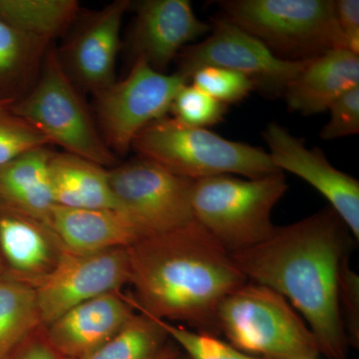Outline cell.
Instances as JSON below:
<instances>
[{
	"mask_svg": "<svg viewBox=\"0 0 359 359\" xmlns=\"http://www.w3.org/2000/svg\"><path fill=\"white\" fill-rule=\"evenodd\" d=\"M349 233L327 208L276 226L264 242L231 254L248 282L275 290L302 314L328 359H346L348 353L337 290L340 268L351 252Z\"/></svg>",
	"mask_w": 359,
	"mask_h": 359,
	"instance_id": "6da1fadb",
	"label": "cell"
},
{
	"mask_svg": "<svg viewBox=\"0 0 359 359\" xmlns=\"http://www.w3.org/2000/svg\"><path fill=\"white\" fill-rule=\"evenodd\" d=\"M126 249L133 308L219 337V306L248 280L230 252L197 221L149 236Z\"/></svg>",
	"mask_w": 359,
	"mask_h": 359,
	"instance_id": "7a4b0ae2",
	"label": "cell"
},
{
	"mask_svg": "<svg viewBox=\"0 0 359 359\" xmlns=\"http://www.w3.org/2000/svg\"><path fill=\"white\" fill-rule=\"evenodd\" d=\"M283 172L257 179L230 175L194 181V219L230 254L264 242L276 229L271 212L287 192Z\"/></svg>",
	"mask_w": 359,
	"mask_h": 359,
	"instance_id": "3957f363",
	"label": "cell"
},
{
	"mask_svg": "<svg viewBox=\"0 0 359 359\" xmlns=\"http://www.w3.org/2000/svg\"><path fill=\"white\" fill-rule=\"evenodd\" d=\"M131 149L193 181L229 174L257 179L280 172L263 149L228 140L207 128L186 126L168 116L142 130Z\"/></svg>",
	"mask_w": 359,
	"mask_h": 359,
	"instance_id": "277c9868",
	"label": "cell"
},
{
	"mask_svg": "<svg viewBox=\"0 0 359 359\" xmlns=\"http://www.w3.org/2000/svg\"><path fill=\"white\" fill-rule=\"evenodd\" d=\"M219 334L231 346L269 359H316L318 341L304 318L283 295L247 282L222 302Z\"/></svg>",
	"mask_w": 359,
	"mask_h": 359,
	"instance_id": "5b68a950",
	"label": "cell"
},
{
	"mask_svg": "<svg viewBox=\"0 0 359 359\" xmlns=\"http://www.w3.org/2000/svg\"><path fill=\"white\" fill-rule=\"evenodd\" d=\"M219 6L224 20L283 60H306L332 49H347L334 0H228Z\"/></svg>",
	"mask_w": 359,
	"mask_h": 359,
	"instance_id": "8992f818",
	"label": "cell"
},
{
	"mask_svg": "<svg viewBox=\"0 0 359 359\" xmlns=\"http://www.w3.org/2000/svg\"><path fill=\"white\" fill-rule=\"evenodd\" d=\"M20 116L65 153L99 166L117 163L114 152L99 134L88 109L61 65L58 52L48 49L34 86L13 105Z\"/></svg>",
	"mask_w": 359,
	"mask_h": 359,
	"instance_id": "52a82bcc",
	"label": "cell"
},
{
	"mask_svg": "<svg viewBox=\"0 0 359 359\" xmlns=\"http://www.w3.org/2000/svg\"><path fill=\"white\" fill-rule=\"evenodd\" d=\"M188 83L176 73L158 72L143 59H135L124 79L94 94L97 117L108 147L119 154L128 152L142 130L166 117L180 89Z\"/></svg>",
	"mask_w": 359,
	"mask_h": 359,
	"instance_id": "ba28073f",
	"label": "cell"
},
{
	"mask_svg": "<svg viewBox=\"0 0 359 359\" xmlns=\"http://www.w3.org/2000/svg\"><path fill=\"white\" fill-rule=\"evenodd\" d=\"M107 172L123 211L147 237L176 230L194 221L193 180L175 175L142 156Z\"/></svg>",
	"mask_w": 359,
	"mask_h": 359,
	"instance_id": "9c48e42d",
	"label": "cell"
},
{
	"mask_svg": "<svg viewBox=\"0 0 359 359\" xmlns=\"http://www.w3.org/2000/svg\"><path fill=\"white\" fill-rule=\"evenodd\" d=\"M210 32L204 41L186 46L177 57L176 74L188 82L196 71L212 66L244 74L256 88L278 95L285 93L308 60L276 57L261 41L223 18L212 21Z\"/></svg>",
	"mask_w": 359,
	"mask_h": 359,
	"instance_id": "30bf717a",
	"label": "cell"
},
{
	"mask_svg": "<svg viewBox=\"0 0 359 359\" xmlns=\"http://www.w3.org/2000/svg\"><path fill=\"white\" fill-rule=\"evenodd\" d=\"M126 248L77 254L63 250L46 275L29 283L36 294L40 323L50 325L71 309L129 283Z\"/></svg>",
	"mask_w": 359,
	"mask_h": 359,
	"instance_id": "8fae6325",
	"label": "cell"
},
{
	"mask_svg": "<svg viewBox=\"0 0 359 359\" xmlns=\"http://www.w3.org/2000/svg\"><path fill=\"white\" fill-rule=\"evenodd\" d=\"M263 137L269 158L278 171H287L308 182L330 202L356 240L359 238V182L332 166L318 148L309 149L304 141L278 123H269Z\"/></svg>",
	"mask_w": 359,
	"mask_h": 359,
	"instance_id": "7c38bea8",
	"label": "cell"
},
{
	"mask_svg": "<svg viewBox=\"0 0 359 359\" xmlns=\"http://www.w3.org/2000/svg\"><path fill=\"white\" fill-rule=\"evenodd\" d=\"M129 0H116L88 14L58 53L71 81L95 94L114 83L116 61L121 48L120 32Z\"/></svg>",
	"mask_w": 359,
	"mask_h": 359,
	"instance_id": "4fadbf2b",
	"label": "cell"
},
{
	"mask_svg": "<svg viewBox=\"0 0 359 359\" xmlns=\"http://www.w3.org/2000/svg\"><path fill=\"white\" fill-rule=\"evenodd\" d=\"M130 46L135 59L166 72L187 43L211 32L188 0H145L138 4Z\"/></svg>",
	"mask_w": 359,
	"mask_h": 359,
	"instance_id": "5bb4252c",
	"label": "cell"
},
{
	"mask_svg": "<svg viewBox=\"0 0 359 359\" xmlns=\"http://www.w3.org/2000/svg\"><path fill=\"white\" fill-rule=\"evenodd\" d=\"M132 309L115 292L90 299L47 325L46 341L63 358H86L126 325Z\"/></svg>",
	"mask_w": 359,
	"mask_h": 359,
	"instance_id": "9a60e30c",
	"label": "cell"
},
{
	"mask_svg": "<svg viewBox=\"0 0 359 359\" xmlns=\"http://www.w3.org/2000/svg\"><path fill=\"white\" fill-rule=\"evenodd\" d=\"M48 226L66 250L77 254L128 248L147 237L123 210L71 209L55 205Z\"/></svg>",
	"mask_w": 359,
	"mask_h": 359,
	"instance_id": "2e32d148",
	"label": "cell"
},
{
	"mask_svg": "<svg viewBox=\"0 0 359 359\" xmlns=\"http://www.w3.org/2000/svg\"><path fill=\"white\" fill-rule=\"evenodd\" d=\"M359 86V54L332 49L308 59L283 96L290 110L309 116L327 111L339 96Z\"/></svg>",
	"mask_w": 359,
	"mask_h": 359,
	"instance_id": "e0dca14e",
	"label": "cell"
},
{
	"mask_svg": "<svg viewBox=\"0 0 359 359\" xmlns=\"http://www.w3.org/2000/svg\"><path fill=\"white\" fill-rule=\"evenodd\" d=\"M63 250L43 222L0 208V255L18 278L32 282L46 275Z\"/></svg>",
	"mask_w": 359,
	"mask_h": 359,
	"instance_id": "ac0fdd59",
	"label": "cell"
},
{
	"mask_svg": "<svg viewBox=\"0 0 359 359\" xmlns=\"http://www.w3.org/2000/svg\"><path fill=\"white\" fill-rule=\"evenodd\" d=\"M53 154L50 146H45L0 166V208L27 215L48 226L55 205L49 180Z\"/></svg>",
	"mask_w": 359,
	"mask_h": 359,
	"instance_id": "d6986e66",
	"label": "cell"
},
{
	"mask_svg": "<svg viewBox=\"0 0 359 359\" xmlns=\"http://www.w3.org/2000/svg\"><path fill=\"white\" fill-rule=\"evenodd\" d=\"M54 204L71 209L122 210L107 170L77 156L54 152L49 163Z\"/></svg>",
	"mask_w": 359,
	"mask_h": 359,
	"instance_id": "ffe728a7",
	"label": "cell"
},
{
	"mask_svg": "<svg viewBox=\"0 0 359 359\" xmlns=\"http://www.w3.org/2000/svg\"><path fill=\"white\" fill-rule=\"evenodd\" d=\"M78 11L76 0H0V20L47 42L72 25Z\"/></svg>",
	"mask_w": 359,
	"mask_h": 359,
	"instance_id": "44dd1931",
	"label": "cell"
},
{
	"mask_svg": "<svg viewBox=\"0 0 359 359\" xmlns=\"http://www.w3.org/2000/svg\"><path fill=\"white\" fill-rule=\"evenodd\" d=\"M39 325L32 285L18 278H0V359L8 358Z\"/></svg>",
	"mask_w": 359,
	"mask_h": 359,
	"instance_id": "7402d4cb",
	"label": "cell"
},
{
	"mask_svg": "<svg viewBox=\"0 0 359 359\" xmlns=\"http://www.w3.org/2000/svg\"><path fill=\"white\" fill-rule=\"evenodd\" d=\"M168 337L154 318L134 314L109 341L84 359H156Z\"/></svg>",
	"mask_w": 359,
	"mask_h": 359,
	"instance_id": "603a6c76",
	"label": "cell"
},
{
	"mask_svg": "<svg viewBox=\"0 0 359 359\" xmlns=\"http://www.w3.org/2000/svg\"><path fill=\"white\" fill-rule=\"evenodd\" d=\"M49 43L0 20V81H27L44 59Z\"/></svg>",
	"mask_w": 359,
	"mask_h": 359,
	"instance_id": "cb8c5ba5",
	"label": "cell"
},
{
	"mask_svg": "<svg viewBox=\"0 0 359 359\" xmlns=\"http://www.w3.org/2000/svg\"><path fill=\"white\" fill-rule=\"evenodd\" d=\"M13 97L0 98V166L33 149L50 146L41 132L14 114Z\"/></svg>",
	"mask_w": 359,
	"mask_h": 359,
	"instance_id": "d4e9b609",
	"label": "cell"
},
{
	"mask_svg": "<svg viewBox=\"0 0 359 359\" xmlns=\"http://www.w3.org/2000/svg\"><path fill=\"white\" fill-rule=\"evenodd\" d=\"M226 110L228 105L215 100L202 90L188 83L175 97L170 112L181 124L207 128L223 121Z\"/></svg>",
	"mask_w": 359,
	"mask_h": 359,
	"instance_id": "484cf974",
	"label": "cell"
},
{
	"mask_svg": "<svg viewBox=\"0 0 359 359\" xmlns=\"http://www.w3.org/2000/svg\"><path fill=\"white\" fill-rule=\"evenodd\" d=\"M155 320L190 359H269L243 353L216 335L202 334L183 325H172L158 318Z\"/></svg>",
	"mask_w": 359,
	"mask_h": 359,
	"instance_id": "4316f807",
	"label": "cell"
},
{
	"mask_svg": "<svg viewBox=\"0 0 359 359\" xmlns=\"http://www.w3.org/2000/svg\"><path fill=\"white\" fill-rule=\"evenodd\" d=\"M190 81L215 100L226 105L244 100L252 90L257 89L254 81L245 75L212 66L196 71Z\"/></svg>",
	"mask_w": 359,
	"mask_h": 359,
	"instance_id": "83f0119b",
	"label": "cell"
},
{
	"mask_svg": "<svg viewBox=\"0 0 359 359\" xmlns=\"http://www.w3.org/2000/svg\"><path fill=\"white\" fill-rule=\"evenodd\" d=\"M337 302L349 346H359V276L344 259L339 271Z\"/></svg>",
	"mask_w": 359,
	"mask_h": 359,
	"instance_id": "f1b7e54d",
	"label": "cell"
},
{
	"mask_svg": "<svg viewBox=\"0 0 359 359\" xmlns=\"http://www.w3.org/2000/svg\"><path fill=\"white\" fill-rule=\"evenodd\" d=\"M330 121L321 130L323 140H335L359 133V86L346 92L328 108Z\"/></svg>",
	"mask_w": 359,
	"mask_h": 359,
	"instance_id": "f546056e",
	"label": "cell"
},
{
	"mask_svg": "<svg viewBox=\"0 0 359 359\" xmlns=\"http://www.w3.org/2000/svg\"><path fill=\"white\" fill-rule=\"evenodd\" d=\"M335 18L346 42L347 49L359 54V1H334Z\"/></svg>",
	"mask_w": 359,
	"mask_h": 359,
	"instance_id": "4dcf8cb0",
	"label": "cell"
},
{
	"mask_svg": "<svg viewBox=\"0 0 359 359\" xmlns=\"http://www.w3.org/2000/svg\"><path fill=\"white\" fill-rule=\"evenodd\" d=\"M13 359H59L47 341H32L14 355Z\"/></svg>",
	"mask_w": 359,
	"mask_h": 359,
	"instance_id": "1f68e13d",
	"label": "cell"
},
{
	"mask_svg": "<svg viewBox=\"0 0 359 359\" xmlns=\"http://www.w3.org/2000/svg\"><path fill=\"white\" fill-rule=\"evenodd\" d=\"M176 356L177 354L175 353L174 349H172V347L165 346L164 349L161 351V353L156 359H174Z\"/></svg>",
	"mask_w": 359,
	"mask_h": 359,
	"instance_id": "d6a6232c",
	"label": "cell"
},
{
	"mask_svg": "<svg viewBox=\"0 0 359 359\" xmlns=\"http://www.w3.org/2000/svg\"><path fill=\"white\" fill-rule=\"evenodd\" d=\"M2 271H4V269H2L1 257H0V275H1Z\"/></svg>",
	"mask_w": 359,
	"mask_h": 359,
	"instance_id": "836d02e7",
	"label": "cell"
},
{
	"mask_svg": "<svg viewBox=\"0 0 359 359\" xmlns=\"http://www.w3.org/2000/svg\"><path fill=\"white\" fill-rule=\"evenodd\" d=\"M59 359H77V358H59Z\"/></svg>",
	"mask_w": 359,
	"mask_h": 359,
	"instance_id": "e575fe53",
	"label": "cell"
},
{
	"mask_svg": "<svg viewBox=\"0 0 359 359\" xmlns=\"http://www.w3.org/2000/svg\"><path fill=\"white\" fill-rule=\"evenodd\" d=\"M175 359H178V358H177V356H176V358H175ZM187 359H190V358H187Z\"/></svg>",
	"mask_w": 359,
	"mask_h": 359,
	"instance_id": "d590c367",
	"label": "cell"
}]
</instances>
